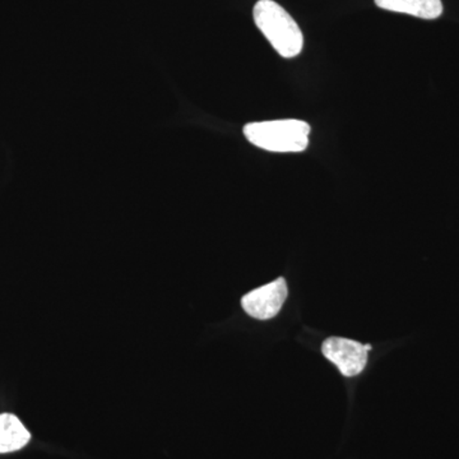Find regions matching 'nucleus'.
<instances>
[{
  "label": "nucleus",
  "instance_id": "f257e3e1",
  "mask_svg": "<svg viewBox=\"0 0 459 459\" xmlns=\"http://www.w3.org/2000/svg\"><path fill=\"white\" fill-rule=\"evenodd\" d=\"M256 27L282 57H295L304 47V36L294 18L273 0H259L253 9Z\"/></svg>",
  "mask_w": 459,
  "mask_h": 459
},
{
  "label": "nucleus",
  "instance_id": "f03ea898",
  "mask_svg": "<svg viewBox=\"0 0 459 459\" xmlns=\"http://www.w3.org/2000/svg\"><path fill=\"white\" fill-rule=\"evenodd\" d=\"M309 124L298 119L268 120L244 126L247 140L270 152H303L309 146Z\"/></svg>",
  "mask_w": 459,
  "mask_h": 459
},
{
  "label": "nucleus",
  "instance_id": "7ed1b4c3",
  "mask_svg": "<svg viewBox=\"0 0 459 459\" xmlns=\"http://www.w3.org/2000/svg\"><path fill=\"white\" fill-rule=\"evenodd\" d=\"M370 344H362L342 337H331L323 342V355L333 362L344 377L359 376L367 367Z\"/></svg>",
  "mask_w": 459,
  "mask_h": 459
},
{
  "label": "nucleus",
  "instance_id": "20e7f679",
  "mask_svg": "<svg viewBox=\"0 0 459 459\" xmlns=\"http://www.w3.org/2000/svg\"><path fill=\"white\" fill-rule=\"evenodd\" d=\"M287 299V283L285 279L253 290L241 299V305L250 316L259 320L273 318L280 313Z\"/></svg>",
  "mask_w": 459,
  "mask_h": 459
},
{
  "label": "nucleus",
  "instance_id": "39448f33",
  "mask_svg": "<svg viewBox=\"0 0 459 459\" xmlns=\"http://www.w3.org/2000/svg\"><path fill=\"white\" fill-rule=\"evenodd\" d=\"M374 2L377 7L385 11L410 14L422 20H435L443 13L442 0H374Z\"/></svg>",
  "mask_w": 459,
  "mask_h": 459
},
{
  "label": "nucleus",
  "instance_id": "423d86ee",
  "mask_svg": "<svg viewBox=\"0 0 459 459\" xmlns=\"http://www.w3.org/2000/svg\"><path fill=\"white\" fill-rule=\"evenodd\" d=\"M31 434L17 416L12 413L0 415V455L20 451L29 444Z\"/></svg>",
  "mask_w": 459,
  "mask_h": 459
}]
</instances>
